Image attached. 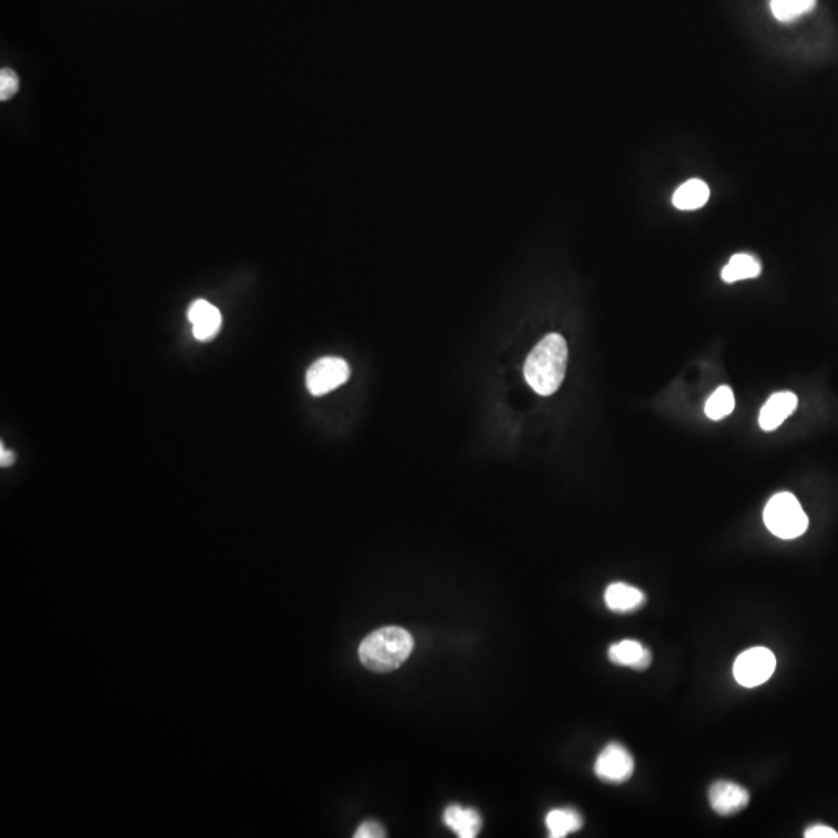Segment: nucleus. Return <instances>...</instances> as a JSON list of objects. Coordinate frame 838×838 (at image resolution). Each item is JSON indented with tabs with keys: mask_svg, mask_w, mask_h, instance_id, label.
I'll return each instance as SVG.
<instances>
[{
	"mask_svg": "<svg viewBox=\"0 0 838 838\" xmlns=\"http://www.w3.org/2000/svg\"><path fill=\"white\" fill-rule=\"evenodd\" d=\"M710 199V187L700 179H691L685 182L682 187L677 188L672 196V204L679 210H697L703 207Z\"/></svg>",
	"mask_w": 838,
	"mask_h": 838,
	"instance_id": "ddd939ff",
	"label": "nucleus"
},
{
	"mask_svg": "<svg viewBox=\"0 0 838 838\" xmlns=\"http://www.w3.org/2000/svg\"><path fill=\"white\" fill-rule=\"evenodd\" d=\"M721 275L725 283L756 278L761 275V263L752 255L738 253L735 257H731L730 263L722 269Z\"/></svg>",
	"mask_w": 838,
	"mask_h": 838,
	"instance_id": "2eb2a0df",
	"label": "nucleus"
},
{
	"mask_svg": "<svg viewBox=\"0 0 838 838\" xmlns=\"http://www.w3.org/2000/svg\"><path fill=\"white\" fill-rule=\"evenodd\" d=\"M350 367L340 357H322L309 367L306 387L312 396L328 395L350 379Z\"/></svg>",
	"mask_w": 838,
	"mask_h": 838,
	"instance_id": "39448f33",
	"label": "nucleus"
},
{
	"mask_svg": "<svg viewBox=\"0 0 838 838\" xmlns=\"http://www.w3.org/2000/svg\"><path fill=\"white\" fill-rule=\"evenodd\" d=\"M545 825L550 831V837L564 838L572 832L579 831L584 826V820H582V815L572 807H564V809H553L548 812Z\"/></svg>",
	"mask_w": 838,
	"mask_h": 838,
	"instance_id": "4468645a",
	"label": "nucleus"
},
{
	"mask_svg": "<svg viewBox=\"0 0 838 838\" xmlns=\"http://www.w3.org/2000/svg\"><path fill=\"white\" fill-rule=\"evenodd\" d=\"M188 319L193 325V336L198 340H208L216 336L221 328V312L212 303L205 300H196L190 306Z\"/></svg>",
	"mask_w": 838,
	"mask_h": 838,
	"instance_id": "1a4fd4ad",
	"label": "nucleus"
},
{
	"mask_svg": "<svg viewBox=\"0 0 838 838\" xmlns=\"http://www.w3.org/2000/svg\"><path fill=\"white\" fill-rule=\"evenodd\" d=\"M775 668V654L770 649L756 646V648L747 649L736 658L733 676L739 685L745 688H755L766 683L773 676Z\"/></svg>",
	"mask_w": 838,
	"mask_h": 838,
	"instance_id": "20e7f679",
	"label": "nucleus"
},
{
	"mask_svg": "<svg viewBox=\"0 0 838 838\" xmlns=\"http://www.w3.org/2000/svg\"><path fill=\"white\" fill-rule=\"evenodd\" d=\"M356 838H384L385 831L381 825H379L378 821L368 820L364 821L359 828H357L356 834H354Z\"/></svg>",
	"mask_w": 838,
	"mask_h": 838,
	"instance_id": "6ab92c4d",
	"label": "nucleus"
},
{
	"mask_svg": "<svg viewBox=\"0 0 838 838\" xmlns=\"http://www.w3.org/2000/svg\"><path fill=\"white\" fill-rule=\"evenodd\" d=\"M444 825L452 829L460 838L477 837L482 829V817L475 809L461 806H449L443 815Z\"/></svg>",
	"mask_w": 838,
	"mask_h": 838,
	"instance_id": "f8f14e48",
	"label": "nucleus"
},
{
	"mask_svg": "<svg viewBox=\"0 0 838 838\" xmlns=\"http://www.w3.org/2000/svg\"><path fill=\"white\" fill-rule=\"evenodd\" d=\"M733 410H735V395L727 385L717 388L705 404V413L713 421L724 419L725 416L731 415Z\"/></svg>",
	"mask_w": 838,
	"mask_h": 838,
	"instance_id": "dca6fc26",
	"label": "nucleus"
},
{
	"mask_svg": "<svg viewBox=\"0 0 838 838\" xmlns=\"http://www.w3.org/2000/svg\"><path fill=\"white\" fill-rule=\"evenodd\" d=\"M567 342L559 334H548L537 343L525 362L523 374L537 395L550 396L558 392L567 370Z\"/></svg>",
	"mask_w": 838,
	"mask_h": 838,
	"instance_id": "f257e3e1",
	"label": "nucleus"
},
{
	"mask_svg": "<svg viewBox=\"0 0 838 838\" xmlns=\"http://www.w3.org/2000/svg\"><path fill=\"white\" fill-rule=\"evenodd\" d=\"M609 660L623 668L645 671L651 666L652 654L645 645H641L640 641L623 640L610 646Z\"/></svg>",
	"mask_w": 838,
	"mask_h": 838,
	"instance_id": "9d476101",
	"label": "nucleus"
},
{
	"mask_svg": "<svg viewBox=\"0 0 838 838\" xmlns=\"http://www.w3.org/2000/svg\"><path fill=\"white\" fill-rule=\"evenodd\" d=\"M806 838H838V832L828 826H812L804 832Z\"/></svg>",
	"mask_w": 838,
	"mask_h": 838,
	"instance_id": "aec40b11",
	"label": "nucleus"
},
{
	"mask_svg": "<svg viewBox=\"0 0 838 838\" xmlns=\"http://www.w3.org/2000/svg\"><path fill=\"white\" fill-rule=\"evenodd\" d=\"M798 398L792 392H780L770 396L759 413V426L766 432L778 429L797 410Z\"/></svg>",
	"mask_w": 838,
	"mask_h": 838,
	"instance_id": "6e6552de",
	"label": "nucleus"
},
{
	"mask_svg": "<svg viewBox=\"0 0 838 838\" xmlns=\"http://www.w3.org/2000/svg\"><path fill=\"white\" fill-rule=\"evenodd\" d=\"M764 523L770 533L787 541L803 536L809 527L803 506L790 492H780L769 500L764 510Z\"/></svg>",
	"mask_w": 838,
	"mask_h": 838,
	"instance_id": "7ed1b4c3",
	"label": "nucleus"
},
{
	"mask_svg": "<svg viewBox=\"0 0 838 838\" xmlns=\"http://www.w3.org/2000/svg\"><path fill=\"white\" fill-rule=\"evenodd\" d=\"M13 463L14 455L10 451H5V446L2 444L0 446V465H2V468H7V466H11Z\"/></svg>",
	"mask_w": 838,
	"mask_h": 838,
	"instance_id": "412c9836",
	"label": "nucleus"
},
{
	"mask_svg": "<svg viewBox=\"0 0 838 838\" xmlns=\"http://www.w3.org/2000/svg\"><path fill=\"white\" fill-rule=\"evenodd\" d=\"M634 756L624 745H606L595 762V775L604 783L623 784L631 780L634 775Z\"/></svg>",
	"mask_w": 838,
	"mask_h": 838,
	"instance_id": "423d86ee",
	"label": "nucleus"
},
{
	"mask_svg": "<svg viewBox=\"0 0 838 838\" xmlns=\"http://www.w3.org/2000/svg\"><path fill=\"white\" fill-rule=\"evenodd\" d=\"M18 89V75L11 69H2V72H0V100H10L18 92Z\"/></svg>",
	"mask_w": 838,
	"mask_h": 838,
	"instance_id": "a211bd4d",
	"label": "nucleus"
},
{
	"mask_svg": "<svg viewBox=\"0 0 838 838\" xmlns=\"http://www.w3.org/2000/svg\"><path fill=\"white\" fill-rule=\"evenodd\" d=\"M708 800L717 815L731 817L744 811L750 803V793L745 787L733 783V781H716L710 787Z\"/></svg>",
	"mask_w": 838,
	"mask_h": 838,
	"instance_id": "0eeeda50",
	"label": "nucleus"
},
{
	"mask_svg": "<svg viewBox=\"0 0 838 838\" xmlns=\"http://www.w3.org/2000/svg\"><path fill=\"white\" fill-rule=\"evenodd\" d=\"M817 0H770V10L778 21L790 22L809 13Z\"/></svg>",
	"mask_w": 838,
	"mask_h": 838,
	"instance_id": "f3484780",
	"label": "nucleus"
},
{
	"mask_svg": "<svg viewBox=\"0 0 838 838\" xmlns=\"http://www.w3.org/2000/svg\"><path fill=\"white\" fill-rule=\"evenodd\" d=\"M607 609L617 613H632L645 606L646 595L637 587L624 582H613L604 593Z\"/></svg>",
	"mask_w": 838,
	"mask_h": 838,
	"instance_id": "9b49d317",
	"label": "nucleus"
},
{
	"mask_svg": "<svg viewBox=\"0 0 838 838\" xmlns=\"http://www.w3.org/2000/svg\"><path fill=\"white\" fill-rule=\"evenodd\" d=\"M413 651V638L401 627H382L368 635L359 646L362 665L373 672L385 674L407 662Z\"/></svg>",
	"mask_w": 838,
	"mask_h": 838,
	"instance_id": "f03ea898",
	"label": "nucleus"
}]
</instances>
